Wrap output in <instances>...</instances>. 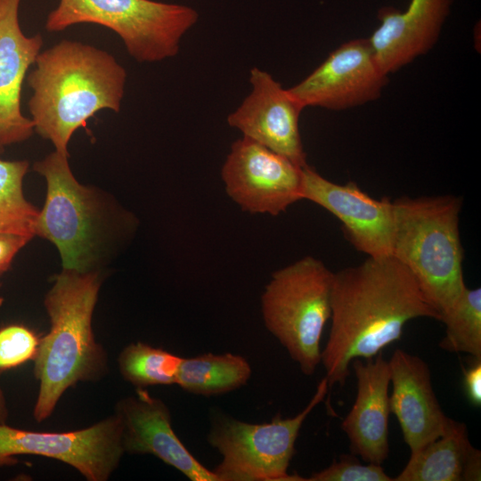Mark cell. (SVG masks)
<instances>
[{"label":"cell","mask_w":481,"mask_h":481,"mask_svg":"<svg viewBox=\"0 0 481 481\" xmlns=\"http://www.w3.org/2000/svg\"><path fill=\"white\" fill-rule=\"evenodd\" d=\"M40 338L30 329L11 324L0 329V372L34 360Z\"/></svg>","instance_id":"cell-24"},{"label":"cell","mask_w":481,"mask_h":481,"mask_svg":"<svg viewBox=\"0 0 481 481\" xmlns=\"http://www.w3.org/2000/svg\"><path fill=\"white\" fill-rule=\"evenodd\" d=\"M183 357L138 341L127 345L118 357L123 379L136 389L173 385Z\"/></svg>","instance_id":"cell-23"},{"label":"cell","mask_w":481,"mask_h":481,"mask_svg":"<svg viewBox=\"0 0 481 481\" xmlns=\"http://www.w3.org/2000/svg\"><path fill=\"white\" fill-rule=\"evenodd\" d=\"M30 240V239L0 232V274L7 271L15 255Z\"/></svg>","instance_id":"cell-26"},{"label":"cell","mask_w":481,"mask_h":481,"mask_svg":"<svg viewBox=\"0 0 481 481\" xmlns=\"http://www.w3.org/2000/svg\"><path fill=\"white\" fill-rule=\"evenodd\" d=\"M375 358L352 361L357 392L355 403L342 421L351 452L365 462L381 465L388 456V387L390 370L382 353Z\"/></svg>","instance_id":"cell-18"},{"label":"cell","mask_w":481,"mask_h":481,"mask_svg":"<svg viewBox=\"0 0 481 481\" xmlns=\"http://www.w3.org/2000/svg\"><path fill=\"white\" fill-rule=\"evenodd\" d=\"M8 417V409L4 391L0 386V423H5Z\"/></svg>","instance_id":"cell-28"},{"label":"cell","mask_w":481,"mask_h":481,"mask_svg":"<svg viewBox=\"0 0 481 481\" xmlns=\"http://www.w3.org/2000/svg\"><path fill=\"white\" fill-rule=\"evenodd\" d=\"M122 426L125 452L151 454L175 468L192 481H217L178 438L168 407L146 389L120 399L115 412Z\"/></svg>","instance_id":"cell-14"},{"label":"cell","mask_w":481,"mask_h":481,"mask_svg":"<svg viewBox=\"0 0 481 481\" xmlns=\"http://www.w3.org/2000/svg\"><path fill=\"white\" fill-rule=\"evenodd\" d=\"M69 156L54 151L34 164L47 186L36 235L56 246L63 269L87 272L100 250L103 207L95 191L77 181Z\"/></svg>","instance_id":"cell-8"},{"label":"cell","mask_w":481,"mask_h":481,"mask_svg":"<svg viewBox=\"0 0 481 481\" xmlns=\"http://www.w3.org/2000/svg\"><path fill=\"white\" fill-rule=\"evenodd\" d=\"M445 336L439 346L481 359V289H463L453 303L440 314Z\"/></svg>","instance_id":"cell-22"},{"label":"cell","mask_w":481,"mask_h":481,"mask_svg":"<svg viewBox=\"0 0 481 481\" xmlns=\"http://www.w3.org/2000/svg\"><path fill=\"white\" fill-rule=\"evenodd\" d=\"M198 19L190 6L153 0H59L45 28L57 33L81 23L106 27L136 61L156 62L177 54L183 36Z\"/></svg>","instance_id":"cell-6"},{"label":"cell","mask_w":481,"mask_h":481,"mask_svg":"<svg viewBox=\"0 0 481 481\" xmlns=\"http://www.w3.org/2000/svg\"><path fill=\"white\" fill-rule=\"evenodd\" d=\"M480 477V451L470 444L466 425L453 420L446 433L411 453L394 481H473Z\"/></svg>","instance_id":"cell-19"},{"label":"cell","mask_w":481,"mask_h":481,"mask_svg":"<svg viewBox=\"0 0 481 481\" xmlns=\"http://www.w3.org/2000/svg\"><path fill=\"white\" fill-rule=\"evenodd\" d=\"M303 167L242 136L232 143L221 175L226 193L243 211L277 216L303 200Z\"/></svg>","instance_id":"cell-10"},{"label":"cell","mask_w":481,"mask_h":481,"mask_svg":"<svg viewBox=\"0 0 481 481\" xmlns=\"http://www.w3.org/2000/svg\"><path fill=\"white\" fill-rule=\"evenodd\" d=\"M468 369H463V388L469 402L477 407L481 405V359Z\"/></svg>","instance_id":"cell-27"},{"label":"cell","mask_w":481,"mask_h":481,"mask_svg":"<svg viewBox=\"0 0 481 481\" xmlns=\"http://www.w3.org/2000/svg\"><path fill=\"white\" fill-rule=\"evenodd\" d=\"M252 90L227 122L248 137L306 167V155L299 131L304 108L271 74L257 67L250 70Z\"/></svg>","instance_id":"cell-13"},{"label":"cell","mask_w":481,"mask_h":481,"mask_svg":"<svg viewBox=\"0 0 481 481\" xmlns=\"http://www.w3.org/2000/svg\"><path fill=\"white\" fill-rule=\"evenodd\" d=\"M124 452L122 426L115 413L69 432L29 431L0 423V468L18 462L16 456L37 455L70 465L88 481H106Z\"/></svg>","instance_id":"cell-9"},{"label":"cell","mask_w":481,"mask_h":481,"mask_svg":"<svg viewBox=\"0 0 481 481\" xmlns=\"http://www.w3.org/2000/svg\"><path fill=\"white\" fill-rule=\"evenodd\" d=\"M302 198L335 216L357 250L372 257L391 256L394 211L387 197L374 199L353 182L333 183L306 165L303 167Z\"/></svg>","instance_id":"cell-12"},{"label":"cell","mask_w":481,"mask_h":481,"mask_svg":"<svg viewBox=\"0 0 481 481\" xmlns=\"http://www.w3.org/2000/svg\"><path fill=\"white\" fill-rule=\"evenodd\" d=\"M250 376V364L241 355L208 353L183 358L175 384L188 393L210 396L240 388Z\"/></svg>","instance_id":"cell-20"},{"label":"cell","mask_w":481,"mask_h":481,"mask_svg":"<svg viewBox=\"0 0 481 481\" xmlns=\"http://www.w3.org/2000/svg\"><path fill=\"white\" fill-rule=\"evenodd\" d=\"M333 278L321 260L307 256L274 272L261 297L266 329L306 375L314 374L321 363Z\"/></svg>","instance_id":"cell-5"},{"label":"cell","mask_w":481,"mask_h":481,"mask_svg":"<svg viewBox=\"0 0 481 481\" xmlns=\"http://www.w3.org/2000/svg\"><path fill=\"white\" fill-rule=\"evenodd\" d=\"M368 39H353L334 50L289 94L305 109H351L378 99L387 83Z\"/></svg>","instance_id":"cell-11"},{"label":"cell","mask_w":481,"mask_h":481,"mask_svg":"<svg viewBox=\"0 0 481 481\" xmlns=\"http://www.w3.org/2000/svg\"><path fill=\"white\" fill-rule=\"evenodd\" d=\"M388 365L393 386L390 412L396 417L412 453L446 433L453 420L446 416L438 403L425 361L396 349Z\"/></svg>","instance_id":"cell-15"},{"label":"cell","mask_w":481,"mask_h":481,"mask_svg":"<svg viewBox=\"0 0 481 481\" xmlns=\"http://www.w3.org/2000/svg\"><path fill=\"white\" fill-rule=\"evenodd\" d=\"M3 301H4V299H3L2 296L0 295V306H1L2 304H3Z\"/></svg>","instance_id":"cell-29"},{"label":"cell","mask_w":481,"mask_h":481,"mask_svg":"<svg viewBox=\"0 0 481 481\" xmlns=\"http://www.w3.org/2000/svg\"><path fill=\"white\" fill-rule=\"evenodd\" d=\"M102 277L96 270L63 269L45 298L50 330L40 338L34 359L39 383L33 410L42 422L63 393L80 381H95L108 371L107 354L94 338L92 318Z\"/></svg>","instance_id":"cell-3"},{"label":"cell","mask_w":481,"mask_h":481,"mask_svg":"<svg viewBox=\"0 0 481 481\" xmlns=\"http://www.w3.org/2000/svg\"><path fill=\"white\" fill-rule=\"evenodd\" d=\"M420 317L440 321L411 272L393 256L368 257L334 273L331 325L321 354L329 387L344 386L353 360L373 358Z\"/></svg>","instance_id":"cell-1"},{"label":"cell","mask_w":481,"mask_h":481,"mask_svg":"<svg viewBox=\"0 0 481 481\" xmlns=\"http://www.w3.org/2000/svg\"><path fill=\"white\" fill-rule=\"evenodd\" d=\"M21 0H0V154L35 132L20 108L22 85L44 44L41 34L26 36L20 28Z\"/></svg>","instance_id":"cell-16"},{"label":"cell","mask_w":481,"mask_h":481,"mask_svg":"<svg viewBox=\"0 0 481 481\" xmlns=\"http://www.w3.org/2000/svg\"><path fill=\"white\" fill-rule=\"evenodd\" d=\"M27 160L0 159V232L32 239L39 211L23 193V179L29 169Z\"/></svg>","instance_id":"cell-21"},{"label":"cell","mask_w":481,"mask_h":481,"mask_svg":"<svg viewBox=\"0 0 481 481\" xmlns=\"http://www.w3.org/2000/svg\"><path fill=\"white\" fill-rule=\"evenodd\" d=\"M461 198L402 197L393 200L392 252L412 274L439 314L466 287L460 237Z\"/></svg>","instance_id":"cell-4"},{"label":"cell","mask_w":481,"mask_h":481,"mask_svg":"<svg viewBox=\"0 0 481 481\" xmlns=\"http://www.w3.org/2000/svg\"><path fill=\"white\" fill-rule=\"evenodd\" d=\"M453 0H410L404 11L379 10V26L368 39L387 75L427 53L436 43Z\"/></svg>","instance_id":"cell-17"},{"label":"cell","mask_w":481,"mask_h":481,"mask_svg":"<svg viewBox=\"0 0 481 481\" xmlns=\"http://www.w3.org/2000/svg\"><path fill=\"white\" fill-rule=\"evenodd\" d=\"M329 389L324 377L305 409L292 418L277 415L270 422L253 424L223 413L214 415L208 444L222 456L213 469L217 481H301L288 469L300 428Z\"/></svg>","instance_id":"cell-7"},{"label":"cell","mask_w":481,"mask_h":481,"mask_svg":"<svg viewBox=\"0 0 481 481\" xmlns=\"http://www.w3.org/2000/svg\"><path fill=\"white\" fill-rule=\"evenodd\" d=\"M308 481H394L381 465L361 463L355 454H343L326 469L313 473Z\"/></svg>","instance_id":"cell-25"},{"label":"cell","mask_w":481,"mask_h":481,"mask_svg":"<svg viewBox=\"0 0 481 481\" xmlns=\"http://www.w3.org/2000/svg\"><path fill=\"white\" fill-rule=\"evenodd\" d=\"M34 64L27 77L30 119L55 151L69 155L72 135L98 111L119 112L127 75L110 53L63 39L40 52Z\"/></svg>","instance_id":"cell-2"}]
</instances>
